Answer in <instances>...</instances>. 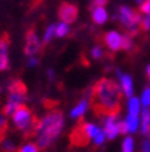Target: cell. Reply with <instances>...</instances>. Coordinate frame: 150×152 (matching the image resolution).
<instances>
[{"mask_svg": "<svg viewBox=\"0 0 150 152\" xmlns=\"http://www.w3.org/2000/svg\"><path fill=\"white\" fill-rule=\"evenodd\" d=\"M8 52H0V71H7L9 68Z\"/></svg>", "mask_w": 150, "mask_h": 152, "instance_id": "21", "label": "cell"}, {"mask_svg": "<svg viewBox=\"0 0 150 152\" xmlns=\"http://www.w3.org/2000/svg\"><path fill=\"white\" fill-rule=\"evenodd\" d=\"M141 130L142 134L149 136L150 133V109L145 107L141 113Z\"/></svg>", "mask_w": 150, "mask_h": 152, "instance_id": "13", "label": "cell"}, {"mask_svg": "<svg viewBox=\"0 0 150 152\" xmlns=\"http://www.w3.org/2000/svg\"><path fill=\"white\" fill-rule=\"evenodd\" d=\"M11 118H12L14 126L18 130L25 133L26 137H31L35 134V130H37L38 121L39 120L34 117L33 111L30 110L26 104H22V106L11 115Z\"/></svg>", "mask_w": 150, "mask_h": 152, "instance_id": "3", "label": "cell"}, {"mask_svg": "<svg viewBox=\"0 0 150 152\" xmlns=\"http://www.w3.org/2000/svg\"><path fill=\"white\" fill-rule=\"evenodd\" d=\"M47 73H49V77H53L54 72H53V71H51V69H50V71H49V72H47Z\"/></svg>", "mask_w": 150, "mask_h": 152, "instance_id": "33", "label": "cell"}, {"mask_svg": "<svg viewBox=\"0 0 150 152\" xmlns=\"http://www.w3.org/2000/svg\"><path fill=\"white\" fill-rule=\"evenodd\" d=\"M149 136H150V133H149Z\"/></svg>", "mask_w": 150, "mask_h": 152, "instance_id": "36", "label": "cell"}, {"mask_svg": "<svg viewBox=\"0 0 150 152\" xmlns=\"http://www.w3.org/2000/svg\"><path fill=\"white\" fill-rule=\"evenodd\" d=\"M142 152H150V139H146L142 144Z\"/></svg>", "mask_w": 150, "mask_h": 152, "instance_id": "31", "label": "cell"}, {"mask_svg": "<svg viewBox=\"0 0 150 152\" xmlns=\"http://www.w3.org/2000/svg\"><path fill=\"white\" fill-rule=\"evenodd\" d=\"M116 75H118L119 80H120V87H122L123 94L127 96L128 99L133 98V94H134V86H133V79L128 73H122L120 69H116Z\"/></svg>", "mask_w": 150, "mask_h": 152, "instance_id": "10", "label": "cell"}, {"mask_svg": "<svg viewBox=\"0 0 150 152\" xmlns=\"http://www.w3.org/2000/svg\"><path fill=\"white\" fill-rule=\"evenodd\" d=\"M65 121L61 110H50L38 121V126L35 130V144L39 149L49 148L54 141L59 137L64 129Z\"/></svg>", "mask_w": 150, "mask_h": 152, "instance_id": "2", "label": "cell"}, {"mask_svg": "<svg viewBox=\"0 0 150 152\" xmlns=\"http://www.w3.org/2000/svg\"><path fill=\"white\" fill-rule=\"evenodd\" d=\"M103 56H104V52H103L101 45H96V46L92 49V57H93L95 60H100Z\"/></svg>", "mask_w": 150, "mask_h": 152, "instance_id": "26", "label": "cell"}, {"mask_svg": "<svg viewBox=\"0 0 150 152\" xmlns=\"http://www.w3.org/2000/svg\"><path fill=\"white\" fill-rule=\"evenodd\" d=\"M139 28L142 31H149L150 30V14L149 15H145L141 20V25H139Z\"/></svg>", "mask_w": 150, "mask_h": 152, "instance_id": "27", "label": "cell"}, {"mask_svg": "<svg viewBox=\"0 0 150 152\" xmlns=\"http://www.w3.org/2000/svg\"><path fill=\"white\" fill-rule=\"evenodd\" d=\"M0 149H1L3 152H15L16 145H15V142H14L12 140L4 137V139L0 141Z\"/></svg>", "mask_w": 150, "mask_h": 152, "instance_id": "17", "label": "cell"}, {"mask_svg": "<svg viewBox=\"0 0 150 152\" xmlns=\"http://www.w3.org/2000/svg\"><path fill=\"white\" fill-rule=\"evenodd\" d=\"M101 44L108 48L111 53H115L119 49H122V35L118 31H108L101 35Z\"/></svg>", "mask_w": 150, "mask_h": 152, "instance_id": "8", "label": "cell"}, {"mask_svg": "<svg viewBox=\"0 0 150 152\" xmlns=\"http://www.w3.org/2000/svg\"><path fill=\"white\" fill-rule=\"evenodd\" d=\"M118 126H119V133H122V134H127L128 133V128H127L126 121H119Z\"/></svg>", "mask_w": 150, "mask_h": 152, "instance_id": "30", "label": "cell"}, {"mask_svg": "<svg viewBox=\"0 0 150 152\" xmlns=\"http://www.w3.org/2000/svg\"><path fill=\"white\" fill-rule=\"evenodd\" d=\"M37 64H38V60H37V58H34V57H31V58L28 60V65H30V66H35Z\"/></svg>", "mask_w": 150, "mask_h": 152, "instance_id": "32", "label": "cell"}, {"mask_svg": "<svg viewBox=\"0 0 150 152\" xmlns=\"http://www.w3.org/2000/svg\"><path fill=\"white\" fill-rule=\"evenodd\" d=\"M122 152H134V139L131 136L125 137L122 142Z\"/></svg>", "mask_w": 150, "mask_h": 152, "instance_id": "19", "label": "cell"}, {"mask_svg": "<svg viewBox=\"0 0 150 152\" xmlns=\"http://www.w3.org/2000/svg\"><path fill=\"white\" fill-rule=\"evenodd\" d=\"M26 96H27V95L9 92L8 99H7V103L4 104V107H3V114H4V115H6V117L12 115V114L15 113V111L18 110L20 106H22V104H25Z\"/></svg>", "mask_w": 150, "mask_h": 152, "instance_id": "7", "label": "cell"}, {"mask_svg": "<svg viewBox=\"0 0 150 152\" xmlns=\"http://www.w3.org/2000/svg\"><path fill=\"white\" fill-rule=\"evenodd\" d=\"M147 75H149V76H150V65H149V66H147Z\"/></svg>", "mask_w": 150, "mask_h": 152, "instance_id": "34", "label": "cell"}, {"mask_svg": "<svg viewBox=\"0 0 150 152\" xmlns=\"http://www.w3.org/2000/svg\"><path fill=\"white\" fill-rule=\"evenodd\" d=\"M56 34V26L54 25H50L49 27L46 28V33H45V37H43V44H42V50H43L45 48L49 45V42L51 41V38H53V35ZM41 50V52H42Z\"/></svg>", "mask_w": 150, "mask_h": 152, "instance_id": "18", "label": "cell"}, {"mask_svg": "<svg viewBox=\"0 0 150 152\" xmlns=\"http://www.w3.org/2000/svg\"><path fill=\"white\" fill-rule=\"evenodd\" d=\"M109 3V0H93L92 4L89 6V10L91 8H95V7H104L106 4Z\"/></svg>", "mask_w": 150, "mask_h": 152, "instance_id": "29", "label": "cell"}, {"mask_svg": "<svg viewBox=\"0 0 150 152\" xmlns=\"http://www.w3.org/2000/svg\"><path fill=\"white\" fill-rule=\"evenodd\" d=\"M127 106H128V113L127 114L139 117V109H141V101H139V99L135 98V96L130 98L128 102H127Z\"/></svg>", "mask_w": 150, "mask_h": 152, "instance_id": "15", "label": "cell"}, {"mask_svg": "<svg viewBox=\"0 0 150 152\" xmlns=\"http://www.w3.org/2000/svg\"><path fill=\"white\" fill-rule=\"evenodd\" d=\"M126 124H127V128H128V132L130 133H134L138 130L139 128V117L137 115H130L127 114V117H126Z\"/></svg>", "mask_w": 150, "mask_h": 152, "instance_id": "16", "label": "cell"}, {"mask_svg": "<svg viewBox=\"0 0 150 152\" xmlns=\"http://www.w3.org/2000/svg\"><path fill=\"white\" fill-rule=\"evenodd\" d=\"M139 11L146 14V15H149L150 14V0H143V1H142L141 7H139Z\"/></svg>", "mask_w": 150, "mask_h": 152, "instance_id": "28", "label": "cell"}, {"mask_svg": "<svg viewBox=\"0 0 150 152\" xmlns=\"http://www.w3.org/2000/svg\"><path fill=\"white\" fill-rule=\"evenodd\" d=\"M18 152H39V148L35 142H26L18 149Z\"/></svg>", "mask_w": 150, "mask_h": 152, "instance_id": "22", "label": "cell"}, {"mask_svg": "<svg viewBox=\"0 0 150 152\" xmlns=\"http://www.w3.org/2000/svg\"><path fill=\"white\" fill-rule=\"evenodd\" d=\"M100 129L101 128L92 122H78V125L73 129L70 134V141L76 147H84L89 141H93Z\"/></svg>", "mask_w": 150, "mask_h": 152, "instance_id": "4", "label": "cell"}, {"mask_svg": "<svg viewBox=\"0 0 150 152\" xmlns=\"http://www.w3.org/2000/svg\"><path fill=\"white\" fill-rule=\"evenodd\" d=\"M141 104H143V107H150V87H146L142 92Z\"/></svg>", "mask_w": 150, "mask_h": 152, "instance_id": "25", "label": "cell"}, {"mask_svg": "<svg viewBox=\"0 0 150 152\" xmlns=\"http://www.w3.org/2000/svg\"><path fill=\"white\" fill-rule=\"evenodd\" d=\"M118 115H107V117L101 118L103 122V129L106 132L107 139L114 140L119 134V126H118Z\"/></svg>", "mask_w": 150, "mask_h": 152, "instance_id": "9", "label": "cell"}, {"mask_svg": "<svg viewBox=\"0 0 150 152\" xmlns=\"http://www.w3.org/2000/svg\"><path fill=\"white\" fill-rule=\"evenodd\" d=\"M41 42L38 39L37 31H35V27L31 26V27L27 30L26 33V42H25V54L28 57H33L34 54H37L38 52H41Z\"/></svg>", "mask_w": 150, "mask_h": 152, "instance_id": "6", "label": "cell"}, {"mask_svg": "<svg viewBox=\"0 0 150 152\" xmlns=\"http://www.w3.org/2000/svg\"><path fill=\"white\" fill-rule=\"evenodd\" d=\"M8 92H15V94H23L27 95V87L26 84L19 79H15L9 83L8 86Z\"/></svg>", "mask_w": 150, "mask_h": 152, "instance_id": "14", "label": "cell"}, {"mask_svg": "<svg viewBox=\"0 0 150 152\" xmlns=\"http://www.w3.org/2000/svg\"><path fill=\"white\" fill-rule=\"evenodd\" d=\"M122 87L108 77L99 79L92 87L89 104L96 117L104 118L107 115H119L122 109Z\"/></svg>", "mask_w": 150, "mask_h": 152, "instance_id": "1", "label": "cell"}, {"mask_svg": "<svg viewBox=\"0 0 150 152\" xmlns=\"http://www.w3.org/2000/svg\"><path fill=\"white\" fill-rule=\"evenodd\" d=\"M134 48V42H133V37L125 34L122 37V49L126 52H130Z\"/></svg>", "mask_w": 150, "mask_h": 152, "instance_id": "20", "label": "cell"}, {"mask_svg": "<svg viewBox=\"0 0 150 152\" xmlns=\"http://www.w3.org/2000/svg\"><path fill=\"white\" fill-rule=\"evenodd\" d=\"M89 96H91V94L85 95V96H83V99H80V102L70 111V118H73V120L83 118V115L85 114V111L88 109V104H89Z\"/></svg>", "mask_w": 150, "mask_h": 152, "instance_id": "11", "label": "cell"}, {"mask_svg": "<svg viewBox=\"0 0 150 152\" xmlns=\"http://www.w3.org/2000/svg\"><path fill=\"white\" fill-rule=\"evenodd\" d=\"M106 139H107L106 132H104V129L101 128V129H100V132L96 134V137L93 139V141H92V142H93V145H95V147H100L104 141H106Z\"/></svg>", "mask_w": 150, "mask_h": 152, "instance_id": "23", "label": "cell"}, {"mask_svg": "<svg viewBox=\"0 0 150 152\" xmlns=\"http://www.w3.org/2000/svg\"><path fill=\"white\" fill-rule=\"evenodd\" d=\"M68 33H69V27L66 23L61 22L58 26H56V35L57 37H65Z\"/></svg>", "mask_w": 150, "mask_h": 152, "instance_id": "24", "label": "cell"}, {"mask_svg": "<svg viewBox=\"0 0 150 152\" xmlns=\"http://www.w3.org/2000/svg\"><path fill=\"white\" fill-rule=\"evenodd\" d=\"M57 14H58V18L61 22L69 25V23L76 22V19H77V16H78V7L73 3L62 1V3L58 6Z\"/></svg>", "mask_w": 150, "mask_h": 152, "instance_id": "5", "label": "cell"}, {"mask_svg": "<svg viewBox=\"0 0 150 152\" xmlns=\"http://www.w3.org/2000/svg\"><path fill=\"white\" fill-rule=\"evenodd\" d=\"M89 11H91L92 22L96 23V25H103L108 18V14H107L104 7H95V8H91Z\"/></svg>", "mask_w": 150, "mask_h": 152, "instance_id": "12", "label": "cell"}, {"mask_svg": "<svg viewBox=\"0 0 150 152\" xmlns=\"http://www.w3.org/2000/svg\"><path fill=\"white\" fill-rule=\"evenodd\" d=\"M135 1H138V3H142V1H143V0H135Z\"/></svg>", "mask_w": 150, "mask_h": 152, "instance_id": "35", "label": "cell"}]
</instances>
